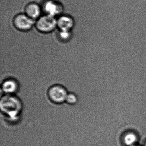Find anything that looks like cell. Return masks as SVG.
Listing matches in <instances>:
<instances>
[{
	"mask_svg": "<svg viewBox=\"0 0 146 146\" xmlns=\"http://www.w3.org/2000/svg\"><path fill=\"white\" fill-rule=\"evenodd\" d=\"M57 25V21L54 17L48 15L41 17L36 23L37 29L44 33L52 31Z\"/></svg>",
	"mask_w": 146,
	"mask_h": 146,
	"instance_id": "1",
	"label": "cell"
},
{
	"mask_svg": "<svg viewBox=\"0 0 146 146\" xmlns=\"http://www.w3.org/2000/svg\"><path fill=\"white\" fill-rule=\"evenodd\" d=\"M48 96L52 101L56 103L64 102L67 94L65 89L60 85H54L49 89Z\"/></svg>",
	"mask_w": 146,
	"mask_h": 146,
	"instance_id": "2",
	"label": "cell"
},
{
	"mask_svg": "<svg viewBox=\"0 0 146 146\" xmlns=\"http://www.w3.org/2000/svg\"><path fill=\"white\" fill-rule=\"evenodd\" d=\"M34 24V20L29 17L26 14H19L13 19V24L15 27L22 31L29 30Z\"/></svg>",
	"mask_w": 146,
	"mask_h": 146,
	"instance_id": "3",
	"label": "cell"
},
{
	"mask_svg": "<svg viewBox=\"0 0 146 146\" xmlns=\"http://www.w3.org/2000/svg\"><path fill=\"white\" fill-rule=\"evenodd\" d=\"M44 10L47 15L55 17L62 12V7L57 2L49 1L44 4Z\"/></svg>",
	"mask_w": 146,
	"mask_h": 146,
	"instance_id": "4",
	"label": "cell"
},
{
	"mask_svg": "<svg viewBox=\"0 0 146 146\" xmlns=\"http://www.w3.org/2000/svg\"><path fill=\"white\" fill-rule=\"evenodd\" d=\"M138 135L133 131H128L124 134L122 138L123 146H131L139 143Z\"/></svg>",
	"mask_w": 146,
	"mask_h": 146,
	"instance_id": "5",
	"label": "cell"
},
{
	"mask_svg": "<svg viewBox=\"0 0 146 146\" xmlns=\"http://www.w3.org/2000/svg\"><path fill=\"white\" fill-rule=\"evenodd\" d=\"M74 25L73 19L69 16H62L57 20V26L60 29V31H70L73 28Z\"/></svg>",
	"mask_w": 146,
	"mask_h": 146,
	"instance_id": "6",
	"label": "cell"
},
{
	"mask_svg": "<svg viewBox=\"0 0 146 146\" xmlns=\"http://www.w3.org/2000/svg\"><path fill=\"white\" fill-rule=\"evenodd\" d=\"M25 14L31 19L38 18L41 14L40 7L35 3H30L27 5L25 9Z\"/></svg>",
	"mask_w": 146,
	"mask_h": 146,
	"instance_id": "7",
	"label": "cell"
},
{
	"mask_svg": "<svg viewBox=\"0 0 146 146\" xmlns=\"http://www.w3.org/2000/svg\"><path fill=\"white\" fill-rule=\"evenodd\" d=\"M3 90L6 93H13L15 92L17 88V83L12 80H7L3 83Z\"/></svg>",
	"mask_w": 146,
	"mask_h": 146,
	"instance_id": "8",
	"label": "cell"
},
{
	"mask_svg": "<svg viewBox=\"0 0 146 146\" xmlns=\"http://www.w3.org/2000/svg\"><path fill=\"white\" fill-rule=\"evenodd\" d=\"M60 37L61 40L66 41L69 40L71 37V33L68 31H60L59 35Z\"/></svg>",
	"mask_w": 146,
	"mask_h": 146,
	"instance_id": "9",
	"label": "cell"
},
{
	"mask_svg": "<svg viewBox=\"0 0 146 146\" xmlns=\"http://www.w3.org/2000/svg\"><path fill=\"white\" fill-rule=\"evenodd\" d=\"M66 101L69 104H74L77 102V98L74 94H69L66 96Z\"/></svg>",
	"mask_w": 146,
	"mask_h": 146,
	"instance_id": "10",
	"label": "cell"
},
{
	"mask_svg": "<svg viewBox=\"0 0 146 146\" xmlns=\"http://www.w3.org/2000/svg\"><path fill=\"white\" fill-rule=\"evenodd\" d=\"M131 146H142L141 144H139V143H137V144H135V145H132Z\"/></svg>",
	"mask_w": 146,
	"mask_h": 146,
	"instance_id": "11",
	"label": "cell"
},
{
	"mask_svg": "<svg viewBox=\"0 0 146 146\" xmlns=\"http://www.w3.org/2000/svg\"><path fill=\"white\" fill-rule=\"evenodd\" d=\"M142 146H146V141L144 142V143L142 145Z\"/></svg>",
	"mask_w": 146,
	"mask_h": 146,
	"instance_id": "12",
	"label": "cell"
}]
</instances>
